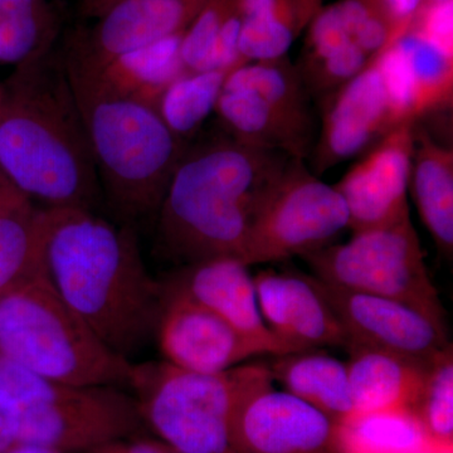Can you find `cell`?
<instances>
[{
	"label": "cell",
	"mask_w": 453,
	"mask_h": 453,
	"mask_svg": "<svg viewBox=\"0 0 453 453\" xmlns=\"http://www.w3.org/2000/svg\"><path fill=\"white\" fill-rule=\"evenodd\" d=\"M46 264L68 308L130 360L157 336L162 281L149 273L138 231L82 208H50Z\"/></svg>",
	"instance_id": "obj_1"
},
{
	"label": "cell",
	"mask_w": 453,
	"mask_h": 453,
	"mask_svg": "<svg viewBox=\"0 0 453 453\" xmlns=\"http://www.w3.org/2000/svg\"><path fill=\"white\" fill-rule=\"evenodd\" d=\"M0 173L49 210L96 211L104 203L61 50L17 65L0 88Z\"/></svg>",
	"instance_id": "obj_2"
},
{
	"label": "cell",
	"mask_w": 453,
	"mask_h": 453,
	"mask_svg": "<svg viewBox=\"0 0 453 453\" xmlns=\"http://www.w3.org/2000/svg\"><path fill=\"white\" fill-rule=\"evenodd\" d=\"M292 159L220 129L188 142L155 219V252L179 266L241 261L256 213Z\"/></svg>",
	"instance_id": "obj_3"
},
{
	"label": "cell",
	"mask_w": 453,
	"mask_h": 453,
	"mask_svg": "<svg viewBox=\"0 0 453 453\" xmlns=\"http://www.w3.org/2000/svg\"><path fill=\"white\" fill-rule=\"evenodd\" d=\"M94 155L104 203L120 225L155 222L188 142L155 107L116 91L97 70L61 50Z\"/></svg>",
	"instance_id": "obj_4"
},
{
	"label": "cell",
	"mask_w": 453,
	"mask_h": 453,
	"mask_svg": "<svg viewBox=\"0 0 453 453\" xmlns=\"http://www.w3.org/2000/svg\"><path fill=\"white\" fill-rule=\"evenodd\" d=\"M0 354L65 386L129 387L133 372L68 308L47 271L0 297Z\"/></svg>",
	"instance_id": "obj_5"
},
{
	"label": "cell",
	"mask_w": 453,
	"mask_h": 453,
	"mask_svg": "<svg viewBox=\"0 0 453 453\" xmlns=\"http://www.w3.org/2000/svg\"><path fill=\"white\" fill-rule=\"evenodd\" d=\"M0 396L17 414L18 443L64 453L133 437L145 425L135 396L119 387H73L41 377L0 354Z\"/></svg>",
	"instance_id": "obj_6"
},
{
	"label": "cell",
	"mask_w": 453,
	"mask_h": 453,
	"mask_svg": "<svg viewBox=\"0 0 453 453\" xmlns=\"http://www.w3.org/2000/svg\"><path fill=\"white\" fill-rule=\"evenodd\" d=\"M267 371L265 365H237L204 374L165 362L133 365L129 388L145 425L164 445L183 453H234L231 427L247 388Z\"/></svg>",
	"instance_id": "obj_7"
},
{
	"label": "cell",
	"mask_w": 453,
	"mask_h": 453,
	"mask_svg": "<svg viewBox=\"0 0 453 453\" xmlns=\"http://www.w3.org/2000/svg\"><path fill=\"white\" fill-rule=\"evenodd\" d=\"M321 281L407 303L446 326L445 310L410 219L301 256Z\"/></svg>",
	"instance_id": "obj_8"
},
{
	"label": "cell",
	"mask_w": 453,
	"mask_h": 453,
	"mask_svg": "<svg viewBox=\"0 0 453 453\" xmlns=\"http://www.w3.org/2000/svg\"><path fill=\"white\" fill-rule=\"evenodd\" d=\"M349 229L344 199L294 157L256 213L241 262L270 264L318 251Z\"/></svg>",
	"instance_id": "obj_9"
},
{
	"label": "cell",
	"mask_w": 453,
	"mask_h": 453,
	"mask_svg": "<svg viewBox=\"0 0 453 453\" xmlns=\"http://www.w3.org/2000/svg\"><path fill=\"white\" fill-rule=\"evenodd\" d=\"M231 443L234 453H344L338 423L290 393L273 388L268 369L241 396Z\"/></svg>",
	"instance_id": "obj_10"
},
{
	"label": "cell",
	"mask_w": 453,
	"mask_h": 453,
	"mask_svg": "<svg viewBox=\"0 0 453 453\" xmlns=\"http://www.w3.org/2000/svg\"><path fill=\"white\" fill-rule=\"evenodd\" d=\"M323 118L311 157L315 175L366 153L387 134L408 122L390 95L380 59L321 100Z\"/></svg>",
	"instance_id": "obj_11"
},
{
	"label": "cell",
	"mask_w": 453,
	"mask_h": 453,
	"mask_svg": "<svg viewBox=\"0 0 453 453\" xmlns=\"http://www.w3.org/2000/svg\"><path fill=\"white\" fill-rule=\"evenodd\" d=\"M347 335V347H366L428 363L451 342L446 326L388 297L347 290L312 276Z\"/></svg>",
	"instance_id": "obj_12"
},
{
	"label": "cell",
	"mask_w": 453,
	"mask_h": 453,
	"mask_svg": "<svg viewBox=\"0 0 453 453\" xmlns=\"http://www.w3.org/2000/svg\"><path fill=\"white\" fill-rule=\"evenodd\" d=\"M416 122H404L387 134L334 186L347 205L353 234L410 219L407 193Z\"/></svg>",
	"instance_id": "obj_13"
},
{
	"label": "cell",
	"mask_w": 453,
	"mask_h": 453,
	"mask_svg": "<svg viewBox=\"0 0 453 453\" xmlns=\"http://www.w3.org/2000/svg\"><path fill=\"white\" fill-rule=\"evenodd\" d=\"M207 0H118L89 29L71 35L65 52L101 67L125 53L187 31Z\"/></svg>",
	"instance_id": "obj_14"
},
{
	"label": "cell",
	"mask_w": 453,
	"mask_h": 453,
	"mask_svg": "<svg viewBox=\"0 0 453 453\" xmlns=\"http://www.w3.org/2000/svg\"><path fill=\"white\" fill-rule=\"evenodd\" d=\"M155 339L165 362L204 374L226 372L252 357L268 354L210 310L166 292Z\"/></svg>",
	"instance_id": "obj_15"
},
{
	"label": "cell",
	"mask_w": 453,
	"mask_h": 453,
	"mask_svg": "<svg viewBox=\"0 0 453 453\" xmlns=\"http://www.w3.org/2000/svg\"><path fill=\"white\" fill-rule=\"evenodd\" d=\"M162 283L164 292L210 310L271 356L294 353L268 329L259 311L253 277L240 259L219 257L184 265Z\"/></svg>",
	"instance_id": "obj_16"
},
{
	"label": "cell",
	"mask_w": 453,
	"mask_h": 453,
	"mask_svg": "<svg viewBox=\"0 0 453 453\" xmlns=\"http://www.w3.org/2000/svg\"><path fill=\"white\" fill-rule=\"evenodd\" d=\"M253 282L268 329L294 353L347 347L344 329L312 276L266 270Z\"/></svg>",
	"instance_id": "obj_17"
},
{
	"label": "cell",
	"mask_w": 453,
	"mask_h": 453,
	"mask_svg": "<svg viewBox=\"0 0 453 453\" xmlns=\"http://www.w3.org/2000/svg\"><path fill=\"white\" fill-rule=\"evenodd\" d=\"M390 95L408 121L442 109H451L453 50L411 25L378 56Z\"/></svg>",
	"instance_id": "obj_18"
},
{
	"label": "cell",
	"mask_w": 453,
	"mask_h": 453,
	"mask_svg": "<svg viewBox=\"0 0 453 453\" xmlns=\"http://www.w3.org/2000/svg\"><path fill=\"white\" fill-rule=\"evenodd\" d=\"M347 365L354 416L412 407L425 380L428 363L380 350L348 349Z\"/></svg>",
	"instance_id": "obj_19"
},
{
	"label": "cell",
	"mask_w": 453,
	"mask_h": 453,
	"mask_svg": "<svg viewBox=\"0 0 453 453\" xmlns=\"http://www.w3.org/2000/svg\"><path fill=\"white\" fill-rule=\"evenodd\" d=\"M305 29V43L296 67L312 98L323 100L372 61L351 40L335 3L319 9Z\"/></svg>",
	"instance_id": "obj_20"
},
{
	"label": "cell",
	"mask_w": 453,
	"mask_h": 453,
	"mask_svg": "<svg viewBox=\"0 0 453 453\" xmlns=\"http://www.w3.org/2000/svg\"><path fill=\"white\" fill-rule=\"evenodd\" d=\"M410 188L423 225L446 258L453 255V150L418 121L413 129Z\"/></svg>",
	"instance_id": "obj_21"
},
{
	"label": "cell",
	"mask_w": 453,
	"mask_h": 453,
	"mask_svg": "<svg viewBox=\"0 0 453 453\" xmlns=\"http://www.w3.org/2000/svg\"><path fill=\"white\" fill-rule=\"evenodd\" d=\"M214 112L220 130L253 148L303 160L314 149V138L297 129L251 89L223 85Z\"/></svg>",
	"instance_id": "obj_22"
},
{
	"label": "cell",
	"mask_w": 453,
	"mask_h": 453,
	"mask_svg": "<svg viewBox=\"0 0 453 453\" xmlns=\"http://www.w3.org/2000/svg\"><path fill=\"white\" fill-rule=\"evenodd\" d=\"M273 383L340 423L354 416L347 365L318 350L275 356L265 365Z\"/></svg>",
	"instance_id": "obj_23"
},
{
	"label": "cell",
	"mask_w": 453,
	"mask_h": 453,
	"mask_svg": "<svg viewBox=\"0 0 453 453\" xmlns=\"http://www.w3.org/2000/svg\"><path fill=\"white\" fill-rule=\"evenodd\" d=\"M50 225L49 208L22 193L0 207V297L47 271Z\"/></svg>",
	"instance_id": "obj_24"
},
{
	"label": "cell",
	"mask_w": 453,
	"mask_h": 453,
	"mask_svg": "<svg viewBox=\"0 0 453 453\" xmlns=\"http://www.w3.org/2000/svg\"><path fill=\"white\" fill-rule=\"evenodd\" d=\"M241 27V0H207L181 41L186 73L234 71L246 64L238 50Z\"/></svg>",
	"instance_id": "obj_25"
},
{
	"label": "cell",
	"mask_w": 453,
	"mask_h": 453,
	"mask_svg": "<svg viewBox=\"0 0 453 453\" xmlns=\"http://www.w3.org/2000/svg\"><path fill=\"white\" fill-rule=\"evenodd\" d=\"M184 33L125 53L101 67H91L116 91L157 109L164 92L186 73L180 55Z\"/></svg>",
	"instance_id": "obj_26"
},
{
	"label": "cell",
	"mask_w": 453,
	"mask_h": 453,
	"mask_svg": "<svg viewBox=\"0 0 453 453\" xmlns=\"http://www.w3.org/2000/svg\"><path fill=\"white\" fill-rule=\"evenodd\" d=\"M225 85L256 92L297 129L316 140L311 95L296 65L286 57L244 64L226 76Z\"/></svg>",
	"instance_id": "obj_27"
},
{
	"label": "cell",
	"mask_w": 453,
	"mask_h": 453,
	"mask_svg": "<svg viewBox=\"0 0 453 453\" xmlns=\"http://www.w3.org/2000/svg\"><path fill=\"white\" fill-rule=\"evenodd\" d=\"M338 426L344 453H429L436 446L410 408L357 414Z\"/></svg>",
	"instance_id": "obj_28"
},
{
	"label": "cell",
	"mask_w": 453,
	"mask_h": 453,
	"mask_svg": "<svg viewBox=\"0 0 453 453\" xmlns=\"http://www.w3.org/2000/svg\"><path fill=\"white\" fill-rule=\"evenodd\" d=\"M57 28L46 0H0V64L19 65L49 52Z\"/></svg>",
	"instance_id": "obj_29"
},
{
	"label": "cell",
	"mask_w": 453,
	"mask_h": 453,
	"mask_svg": "<svg viewBox=\"0 0 453 453\" xmlns=\"http://www.w3.org/2000/svg\"><path fill=\"white\" fill-rule=\"evenodd\" d=\"M232 71L186 73L175 80L160 98L157 111L169 129L190 142L216 109L226 76Z\"/></svg>",
	"instance_id": "obj_30"
},
{
	"label": "cell",
	"mask_w": 453,
	"mask_h": 453,
	"mask_svg": "<svg viewBox=\"0 0 453 453\" xmlns=\"http://www.w3.org/2000/svg\"><path fill=\"white\" fill-rule=\"evenodd\" d=\"M411 411L434 445L453 447L452 344L428 363L421 389Z\"/></svg>",
	"instance_id": "obj_31"
},
{
	"label": "cell",
	"mask_w": 453,
	"mask_h": 453,
	"mask_svg": "<svg viewBox=\"0 0 453 453\" xmlns=\"http://www.w3.org/2000/svg\"><path fill=\"white\" fill-rule=\"evenodd\" d=\"M335 5L351 40L372 59L404 33L380 0H339Z\"/></svg>",
	"instance_id": "obj_32"
},
{
	"label": "cell",
	"mask_w": 453,
	"mask_h": 453,
	"mask_svg": "<svg viewBox=\"0 0 453 453\" xmlns=\"http://www.w3.org/2000/svg\"><path fill=\"white\" fill-rule=\"evenodd\" d=\"M86 453H166V445L160 440H131L129 437L104 443Z\"/></svg>",
	"instance_id": "obj_33"
},
{
	"label": "cell",
	"mask_w": 453,
	"mask_h": 453,
	"mask_svg": "<svg viewBox=\"0 0 453 453\" xmlns=\"http://www.w3.org/2000/svg\"><path fill=\"white\" fill-rule=\"evenodd\" d=\"M18 445L17 414L13 405L0 396V453Z\"/></svg>",
	"instance_id": "obj_34"
},
{
	"label": "cell",
	"mask_w": 453,
	"mask_h": 453,
	"mask_svg": "<svg viewBox=\"0 0 453 453\" xmlns=\"http://www.w3.org/2000/svg\"><path fill=\"white\" fill-rule=\"evenodd\" d=\"M402 31H407L422 7V0H380Z\"/></svg>",
	"instance_id": "obj_35"
},
{
	"label": "cell",
	"mask_w": 453,
	"mask_h": 453,
	"mask_svg": "<svg viewBox=\"0 0 453 453\" xmlns=\"http://www.w3.org/2000/svg\"><path fill=\"white\" fill-rule=\"evenodd\" d=\"M116 2L118 0H82L81 12L83 16L97 18Z\"/></svg>",
	"instance_id": "obj_36"
},
{
	"label": "cell",
	"mask_w": 453,
	"mask_h": 453,
	"mask_svg": "<svg viewBox=\"0 0 453 453\" xmlns=\"http://www.w3.org/2000/svg\"><path fill=\"white\" fill-rule=\"evenodd\" d=\"M19 193L16 188L12 187L8 183L7 179L3 177L2 173H0V207L11 201V199H13L14 196L19 195Z\"/></svg>",
	"instance_id": "obj_37"
},
{
	"label": "cell",
	"mask_w": 453,
	"mask_h": 453,
	"mask_svg": "<svg viewBox=\"0 0 453 453\" xmlns=\"http://www.w3.org/2000/svg\"><path fill=\"white\" fill-rule=\"evenodd\" d=\"M4 453H64L56 451V449H47V447L27 445V443H18Z\"/></svg>",
	"instance_id": "obj_38"
},
{
	"label": "cell",
	"mask_w": 453,
	"mask_h": 453,
	"mask_svg": "<svg viewBox=\"0 0 453 453\" xmlns=\"http://www.w3.org/2000/svg\"><path fill=\"white\" fill-rule=\"evenodd\" d=\"M452 0H422V7H436V5L449 4Z\"/></svg>",
	"instance_id": "obj_39"
},
{
	"label": "cell",
	"mask_w": 453,
	"mask_h": 453,
	"mask_svg": "<svg viewBox=\"0 0 453 453\" xmlns=\"http://www.w3.org/2000/svg\"><path fill=\"white\" fill-rule=\"evenodd\" d=\"M429 453H453V447L434 446Z\"/></svg>",
	"instance_id": "obj_40"
},
{
	"label": "cell",
	"mask_w": 453,
	"mask_h": 453,
	"mask_svg": "<svg viewBox=\"0 0 453 453\" xmlns=\"http://www.w3.org/2000/svg\"><path fill=\"white\" fill-rule=\"evenodd\" d=\"M166 453H183V452L175 451V449H170V447L166 446Z\"/></svg>",
	"instance_id": "obj_41"
}]
</instances>
